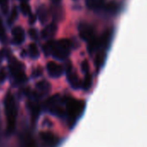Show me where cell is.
I'll return each mask as SVG.
<instances>
[{
	"label": "cell",
	"instance_id": "1",
	"mask_svg": "<svg viewBox=\"0 0 147 147\" xmlns=\"http://www.w3.org/2000/svg\"><path fill=\"white\" fill-rule=\"evenodd\" d=\"M43 50L46 55H50L57 60H65L70 54L71 42L68 39L51 40L44 45Z\"/></svg>",
	"mask_w": 147,
	"mask_h": 147
},
{
	"label": "cell",
	"instance_id": "2",
	"mask_svg": "<svg viewBox=\"0 0 147 147\" xmlns=\"http://www.w3.org/2000/svg\"><path fill=\"white\" fill-rule=\"evenodd\" d=\"M85 102L81 100L67 98L65 101V117L67 118L68 125L72 128L83 113Z\"/></svg>",
	"mask_w": 147,
	"mask_h": 147
},
{
	"label": "cell",
	"instance_id": "3",
	"mask_svg": "<svg viewBox=\"0 0 147 147\" xmlns=\"http://www.w3.org/2000/svg\"><path fill=\"white\" fill-rule=\"evenodd\" d=\"M5 113L7 122L6 131L8 134H11L16 128L18 116V107L16 100L11 94H8L5 99Z\"/></svg>",
	"mask_w": 147,
	"mask_h": 147
},
{
	"label": "cell",
	"instance_id": "4",
	"mask_svg": "<svg viewBox=\"0 0 147 147\" xmlns=\"http://www.w3.org/2000/svg\"><path fill=\"white\" fill-rule=\"evenodd\" d=\"M65 101L66 98H62L60 95H55L46 101L45 108L53 115L60 118L65 117V107H63V106H65Z\"/></svg>",
	"mask_w": 147,
	"mask_h": 147
},
{
	"label": "cell",
	"instance_id": "5",
	"mask_svg": "<svg viewBox=\"0 0 147 147\" xmlns=\"http://www.w3.org/2000/svg\"><path fill=\"white\" fill-rule=\"evenodd\" d=\"M10 71L17 83L23 84L27 82V76L23 69V65L16 58H11L10 61Z\"/></svg>",
	"mask_w": 147,
	"mask_h": 147
},
{
	"label": "cell",
	"instance_id": "6",
	"mask_svg": "<svg viewBox=\"0 0 147 147\" xmlns=\"http://www.w3.org/2000/svg\"><path fill=\"white\" fill-rule=\"evenodd\" d=\"M78 29H79V35L82 40L90 42L92 39L94 38V30L90 25L82 23L79 24Z\"/></svg>",
	"mask_w": 147,
	"mask_h": 147
},
{
	"label": "cell",
	"instance_id": "7",
	"mask_svg": "<svg viewBox=\"0 0 147 147\" xmlns=\"http://www.w3.org/2000/svg\"><path fill=\"white\" fill-rule=\"evenodd\" d=\"M40 137L42 142L44 143V144L47 145L48 147H55L60 141L59 138L55 134L49 132V131L41 132Z\"/></svg>",
	"mask_w": 147,
	"mask_h": 147
},
{
	"label": "cell",
	"instance_id": "8",
	"mask_svg": "<svg viewBox=\"0 0 147 147\" xmlns=\"http://www.w3.org/2000/svg\"><path fill=\"white\" fill-rule=\"evenodd\" d=\"M51 89L50 84L46 81H41L37 82L36 85V90H35V95L37 98H42L44 96H47Z\"/></svg>",
	"mask_w": 147,
	"mask_h": 147
},
{
	"label": "cell",
	"instance_id": "9",
	"mask_svg": "<svg viewBox=\"0 0 147 147\" xmlns=\"http://www.w3.org/2000/svg\"><path fill=\"white\" fill-rule=\"evenodd\" d=\"M67 81L70 84V86L75 88V89H77V88H80L82 84H81V82L78 78V76L76 75V73H75L72 69V67H71V64H67Z\"/></svg>",
	"mask_w": 147,
	"mask_h": 147
},
{
	"label": "cell",
	"instance_id": "10",
	"mask_svg": "<svg viewBox=\"0 0 147 147\" xmlns=\"http://www.w3.org/2000/svg\"><path fill=\"white\" fill-rule=\"evenodd\" d=\"M47 70L49 75L53 78H58L62 76L64 68L61 65L55 63L54 61H49L47 64Z\"/></svg>",
	"mask_w": 147,
	"mask_h": 147
},
{
	"label": "cell",
	"instance_id": "11",
	"mask_svg": "<svg viewBox=\"0 0 147 147\" xmlns=\"http://www.w3.org/2000/svg\"><path fill=\"white\" fill-rule=\"evenodd\" d=\"M49 10L55 22H60L63 19L64 10L61 6V4H52Z\"/></svg>",
	"mask_w": 147,
	"mask_h": 147
},
{
	"label": "cell",
	"instance_id": "12",
	"mask_svg": "<svg viewBox=\"0 0 147 147\" xmlns=\"http://www.w3.org/2000/svg\"><path fill=\"white\" fill-rule=\"evenodd\" d=\"M12 37H13V42L15 44H21L24 42L25 39V33L24 30L22 27L20 26H16L15 28L12 29L11 30Z\"/></svg>",
	"mask_w": 147,
	"mask_h": 147
},
{
	"label": "cell",
	"instance_id": "13",
	"mask_svg": "<svg viewBox=\"0 0 147 147\" xmlns=\"http://www.w3.org/2000/svg\"><path fill=\"white\" fill-rule=\"evenodd\" d=\"M57 25L55 23H52L49 25H47L42 30V37L43 39L49 40L55 36V35L57 32Z\"/></svg>",
	"mask_w": 147,
	"mask_h": 147
},
{
	"label": "cell",
	"instance_id": "14",
	"mask_svg": "<svg viewBox=\"0 0 147 147\" xmlns=\"http://www.w3.org/2000/svg\"><path fill=\"white\" fill-rule=\"evenodd\" d=\"M49 15H50L49 10L44 5H42L38 7L37 11H36V17L38 18V19L42 24H44L49 21Z\"/></svg>",
	"mask_w": 147,
	"mask_h": 147
},
{
	"label": "cell",
	"instance_id": "15",
	"mask_svg": "<svg viewBox=\"0 0 147 147\" xmlns=\"http://www.w3.org/2000/svg\"><path fill=\"white\" fill-rule=\"evenodd\" d=\"M18 17V8H17L16 6H14V7L12 8V10H11V13H10L8 18H7V24H8V25H10V26L12 25V24L15 23V21L17 20Z\"/></svg>",
	"mask_w": 147,
	"mask_h": 147
},
{
	"label": "cell",
	"instance_id": "16",
	"mask_svg": "<svg viewBox=\"0 0 147 147\" xmlns=\"http://www.w3.org/2000/svg\"><path fill=\"white\" fill-rule=\"evenodd\" d=\"M29 54H30V56L33 59H36L38 58L39 55H40V52H39V49L36 46V44L35 43H31L30 46H29Z\"/></svg>",
	"mask_w": 147,
	"mask_h": 147
},
{
	"label": "cell",
	"instance_id": "17",
	"mask_svg": "<svg viewBox=\"0 0 147 147\" xmlns=\"http://www.w3.org/2000/svg\"><path fill=\"white\" fill-rule=\"evenodd\" d=\"M104 0H87V5L91 9H99L102 6Z\"/></svg>",
	"mask_w": 147,
	"mask_h": 147
},
{
	"label": "cell",
	"instance_id": "18",
	"mask_svg": "<svg viewBox=\"0 0 147 147\" xmlns=\"http://www.w3.org/2000/svg\"><path fill=\"white\" fill-rule=\"evenodd\" d=\"M20 11H21V12L24 16H30V15L32 14L31 13V7L27 3H21V5H20Z\"/></svg>",
	"mask_w": 147,
	"mask_h": 147
},
{
	"label": "cell",
	"instance_id": "19",
	"mask_svg": "<svg viewBox=\"0 0 147 147\" xmlns=\"http://www.w3.org/2000/svg\"><path fill=\"white\" fill-rule=\"evenodd\" d=\"M24 147H37V144L33 138L28 136L24 140Z\"/></svg>",
	"mask_w": 147,
	"mask_h": 147
},
{
	"label": "cell",
	"instance_id": "20",
	"mask_svg": "<svg viewBox=\"0 0 147 147\" xmlns=\"http://www.w3.org/2000/svg\"><path fill=\"white\" fill-rule=\"evenodd\" d=\"M92 86V77L89 74H86V76H85V79H84V82H83V84H82V88L85 89V90H88Z\"/></svg>",
	"mask_w": 147,
	"mask_h": 147
},
{
	"label": "cell",
	"instance_id": "21",
	"mask_svg": "<svg viewBox=\"0 0 147 147\" xmlns=\"http://www.w3.org/2000/svg\"><path fill=\"white\" fill-rule=\"evenodd\" d=\"M0 9L5 15L9 13V2L8 0H0Z\"/></svg>",
	"mask_w": 147,
	"mask_h": 147
},
{
	"label": "cell",
	"instance_id": "22",
	"mask_svg": "<svg viewBox=\"0 0 147 147\" xmlns=\"http://www.w3.org/2000/svg\"><path fill=\"white\" fill-rule=\"evenodd\" d=\"M6 39H7V36H6V33H5V29L4 27L2 19L0 18V41L5 42L6 41Z\"/></svg>",
	"mask_w": 147,
	"mask_h": 147
},
{
	"label": "cell",
	"instance_id": "23",
	"mask_svg": "<svg viewBox=\"0 0 147 147\" xmlns=\"http://www.w3.org/2000/svg\"><path fill=\"white\" fill-rule=\"evenodd\" d=\"M29 35L33 40H37L38 39V32L36 29H30L29 30Z\"/></svg>",
	"mask_w": 147,
	"mask_h": 147
},
{
	"label": "cell",
	"instance_id": "24",
	"mask_svg": "<svg viewBox=\"0 0 147 147\" xmlns=\"http://www.w3.org/2000/svg\"><path fill=\"white\" fill-rule=\"evenodd\" d=\"M7 78V73L5 68L0 70V82H4Z\"/></svg>",
	"mask_w": 147,
	"mask_h": 147
},
{
	"label": "cell",
	"instance_id": "25",
	"mask_svg": "<svg viewBox=\"0 0 147 147\" xmlns=\"http://www.w3.org/2000/svg\"><path fill=\"white\" fill-rule=\"evenodd\" d=\"M103 60H104V55H103V54H99V55H97V57H96V60H95L96 65H98V66L101 65L102 62H103Z\"/></svg>",
	"mask_w": 147,
	"mask_h": 147
},
{
	"label": "cell",
	"instance_id": "26",
	"mask_svg": "<svg viewBox=\"0 0 147 147\" xmlns=\"http://www.w3.org/2000/svg\"><path fill=\"white\" fill-rule=\"evenodd\" d=\"M36 18H37L36 15H35V14L30 15L29 16V23H30V24H34L36 23Z\"/></svg>",
	"mask_w": 147,
	"mask_h": 147
},
{
	"label": "cell",
	"instance_id": "27",
	"mask_svg": "<svg viewBox=\"0 0 147 147\" xmlns=\"http://www.w3.org/2000/svg\"><path fill=\"white\" fill-rule=\"evenodd\" d=\"M82 67V71L85 74H88V62L87 61H83Z\"/></svg>",
	"mask_w": 147,
	"mask_h": 147
},
{
	"label": "cell",
	"instance_id": "28",
	"mask_svg": "<svg viewBox=\"0 0 147 147\" xmlns=\"http://www.w3.org/2000/svg\"><path fill=\"white\" fill-rule=\"evenodd\" d=\"M52 4H61V0H51Z\"/></svg>",
	"mask_w": 147,
	"mask_h": 147
},
{
	"label": "cell",
	"instance_id": "29",
	"mask_svg": "<svg viewBox=\"0 0 147 147\" xmlns=\"http://www.w3.org/2000/svg\"><path fill=\"white\" fill-rule=\"evenodd\" d=\"M19 1L21 2V3H27L29 0H19Z\"/></svg>",
	"mask_w": 147,
	"mask_h": 147
}]
</instances>
